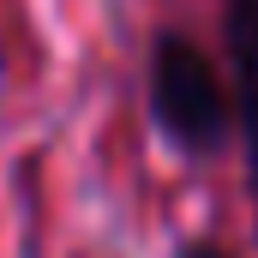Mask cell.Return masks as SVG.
<instances>
[{
    "label": "cell",
    "mask_w": 258,
    "mask_h": 258,
    "mask_svg": "<svg viewBox=\"0 0 258 258\" xmlns=\"http://www.w3.org/2000/svg\"><path fill=\"white\" fill-rule=\"evenodd\" d=\"M150 114L180 150L216 156L234 138V96L192 36L162 30L150 48Z\"/></svg>",
    "instance_id": "1"
},
{
    "label": "cell",
    "mask_w": 258,
    "mask_h": 258,
    "mask_svg": "<svg viewBox=\"0 0 258 258\" xmlns=\"http://www.w3.org/2000/svg\"><path fill=\"white\" fill-rule=\"evenodd\" d=\"M228 54H234V132L246 144L258 186V0H228Z\"/></svg>",
    "instance_id": "2"
},
{
    "label": "cell",
    "mask_w": 258,
    "mask_h": 258,
    "mask_svg": "<svg viewBox=\"0 0 258 258\" xmlns=\"http://www.w3.org/2000/svg\"><path fill=\"white\" fill-rule=\"evenodd\" d=\"M180 258H222V252H216L210 240H192V246H186V252H180Z\"/></svg>",
    "instance_id": "3"
}]
</instances>
